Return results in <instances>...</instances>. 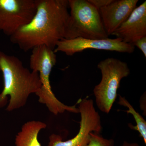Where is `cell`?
<instances>
[{
  "instance_id": "5b68a950",
  "label": "cell",
  "mask_w": 146,
  "mask_h": 146,
  "mask_svg": "<svg viewBox=\"0 0 146 146\" xmlns=\"http://www.w3.org/2000/svg\"><path fill=\"white\" fill-rule=\"evenodd\" d=\"M102 79L94 87V93L97 107L108 114L117 99V91L123 78L130 74L127 63L114 58H108L98 64Z\"/></svg>"
},
{
  "instance_id": "9a60e30c",
  "label": "cell",
  "mask_w": 146,
  "mask_h": 146,
  "mask_svg": "<svg viewBox=\"0 0 146 146\" xmlns=\"http://www.w3.org/2000/svg\"><path fill=\"white\" fill-rule=\"evenodd\" d=\"M131 45L138 48L143 53L145 57H146V36L138 39Z\"/></svg>"
},
{
  "instance_id": "ba28073f",
  "label": "cell",
  "mask_w": 146,
  "mask_h": 146,
  "mask_svg": "<svg viewBox=\"0 0 146 146\" xmlns=\"http://www.w3.org/2000/svg\"><path fill=\"white\" fill-rule=\"evenodd\" d=\"M135 48L133 45L125 43L119 38L101 39L77 38L60 40L56 44L54 51L63 52L68 56H72L88 49L131 54Z\"/></svg>"
},
{
  "instance_id": "6da1fadb",
  "label": "cell",
  "mask_w": 146,
  "mask_h": 146,
  "mask_svg": "<svg viewBox=\"0 0 146 146\" xmlns=\"http://www.w3.org/2000/svg\"><path fill=\"white\" fill-rule=\"evenodd\" d=\"M69 8L68 0H37L33 18L10 36L11 42L25 52L41 45L54 50L64 39Z\"/></svg>"
},
{
  "instance_id": "8992f818",
  "label": "cell",
  "mask_w": 146,
  "mask_h": 146,
  "mask_svg": "<svg viewBox=\"0 0 146 146\" xmlns=\"http://www.w3.org/2000/svg\"><path fill=\"white\" fill-rule=\"evenodd\" d=\"M81 120L80 129L74 138L63 141L60 135L53 133L50 136L47 146H86L91 132L99 133L102 129L101 118L94 106V101L85 98L78 102Z\"/></svg>"
},
{
  "instance_id": "7a4b0ae2",
  "label": "cell",
  "mask_w": 146,
  "mask_h": 146,
  "mask_svg": "<svg viewBox=\"0 0 146 146\" xmlns=\"http://www.w3.org/2000/svg\"><path fill=\"white\" fill-rule=\"evenodd\" d=\"M0 71L2 73L3 89L0 94V108L7 104L6 110L11 112L23 107L29 97L36 94L42 87L39 75L24 67L14 56L0 51Z\"/></svg>"
},
{
  "instance_id": "4fadbf2b",
  "label": "cell",
  "mask_w": 146,
  "mask_h": 146,
  "mask_svg": "<svg viewBox=\"0 0 146 146\" xmlns=\"http://www.w3.org/2000/svg\"><path fill=\"white\" fill-rule=\"evenodd\" d=\"M114 144L113 139L105 138L99 133L91 132L89 143L86 146H114Z\"/></svg>"
},
{
  "instance_id": "3957f363",
  "label": "cell",
  "mask_w": 146,
  "mask_h": 146,
  "mask_svg": "<svg viewBox=\"0 0 146 146\" xmlns=\"http://www.w3.org/2000/svg\"><path fill=\"white\" fill-rule=\"evenodd\" d=\"M68 2L70 12L64 39L108 38L98 9L88 0H68Z\"/></svg>"
},
{
  "instance_id": "52a82bcc",
  "label": "cell",
  "mask_w": 146,
  "mask_h": 146,
  "mask_svg": "<svg viewBox=\"0 0 146 146\" xmlns=\"http://www.w3.org/2000/svg\"><path fill=\"white\" fill-rule=\"evenodd\" d=\"M37 0H0V31L9 37L28 23L36 9Z\"/></svg>"
},
{
  "instance_id": "5bb4252c",
  "label": "cell",
  "mask_w": 146,
  "mask_h": 146,
  "mask_svg": "<svg viewBox=\"0 0 146 146\" xmlns=\"http://www.w3.org/2000/svg\"><path fill=\"white\" fill-rule=\"evenodd\" d=\"M91 5L99 10L111 3L113 0H88Z\"/></svg>"
},
{
  "instance_id": "7c38bea8",
  "label": "cell",
  "mask_w": 146,
  "mask_h": 146,
  "mask_svg": "<svg viewBox=\"0 0 146 146\" xmlns=\"http://www.w3.org/2000/svg\"><path fill=\"white\" fill-rule=\"evenodd\" d=\"M118 104L121 106L127 108V110L126 112L128 114H131L133 115V118L136 123V126L131 125L132 129L138 131L140 133L141 137L143 138L144 143L146 144V122L145 119L138 112L134 109L132 106L129 102L126 99L125 97L119 96Z\"/></svg>"
},
{
  "instance_id": "30bf717a",
  "label": "cell",
  "mask_w": 146,
  "mask_h": 146,
  "mask_svg": "<svg viewBox=\"0 0 146 146\" xmlns=\"http://www.w3.org/2000/svg\"><path fill=\"white\" fill-rule=\"evenodd\" d=\"M112 35L131 44L146 36V1L136 7Z\"/></svg>"
},
{
  "instance_id": "2e32d148",
  "label": "cell",
  "mask_w": 146,
  "mask_h": 146,
  "mask_svg": "<svg viewBox=\"0 0 146 146\" xmlns=\"http://www.w3.org/2000/svg\"><path fill=\"white\" fill-rule=\"evenodd\" d=\"M120 146H139V145L137 143H128L126 141H125L122 145Z\"/></svg>"
},
{
  "instance_id": "9c48e42d",
  "label": "cell",
  "mask_w": 146,
  "mask_h": 146,
  "mask_svg": "<svg viewBox=\"0 0 146 146\" xmlns=\"http://www.w3.org/2000/svg\"><path fill=\"white\" fill-rule=\"evenodd\" d=\"M138 0H113L100 9L105 29L108 36L112 35L129 18L136 7Z\"/></svg>"
},
{
  "instance_id": "277c9868",
  "label": "cell",
  "mask_w": 146,
  "mask_h": 146,
  "mask_svg": "<svg viewBox=\"0 0 146 146\" xmlns=\"http://www.w3.org/2000/svg\"><path fill=\"white\" fill-rule=\"evenodd\" d=\"M56 55L54 50L45 45H41L32 50L30 57V68L39 75L42 87L35 95L39 102L45 105L50 112L57 115L65 112H70L71 106L60 101L52 90L50 75L56 63Z\"/></svg>"
},
{
  "instance_id": "8fae6325",
  "label": "cell",
  "mask_w": 146,
  "mask_h": 146,
  "mask_svg": "<svg viewBox=\"0 0 146 146\" xmlns=\"http://www.w3.org/2000/svg\"><path fill=\"white\" fill-rule=\"evenodd\" d=\"M46 127L47 125L41 121L33 120L25 123L16 135L15 146H42L38 136Z\"/></svg>"
}]
</instances>
